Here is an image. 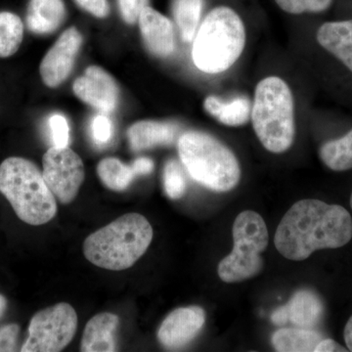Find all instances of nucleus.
<instances>
[{
  "label": "nucleus",
  "instance_id": "nucleus-7",
  "mask_svg": "<svg viewBox=\"0 0 352 352\" xmlns=\"http://www.w3.org/2000/svg\"><path fill=\"white\" fill-rule=\"evenodd\" d=\"M233 251L219 264L217 273L226 283H240L258 276L263 268L261 254L267 249V227L261 214L245 210L233 224Z\"/></svg>",
  "mask_w": 352,
  "mask_h": 352
},
{
  "label": "nucleus",
  "instance_id": "nucleus-13",
  "mask_svg": "<svg viewBox=\"0 0 352 352\" xmlns=\"http://www.w3.org/2000/svg\"><path fill=\"white\" fill-rule=\"evenodd\" d=\"M139 28L146 47L155 56L166 58L175 50V28L171 21L152 7L139 16Z\"/></svg>",
  "mask_w": 352,
  "mask_h": 352
},
{
  "label": "nucleus",
  "instance_id": "nucleus-30",
  "mask_svg": "<svg viewBox=\"0 0 352 352\" xmlns=\"http://www.w3.org/2000/svg\"><path fill=\"white\" fill-rule=\"evenodd\" d=\"M19 331L17 324H10L0 329V351H15Z\"/></svg>",
  "mask_w": 352,
  "mask_h": 352
},
{
  "label": "nucleus",
  "instance_id": "nucleus-15",
  "mask_svg": "<svg viewBox=\"0 0 352 352\" xmlns=\"http://www.w3.org/2000/svg\"><path fill=\"white\" fill-rule=\"evenodd\" d=\"M179 126L173 122L141 120L127 131L129 145L134 151H142L156 146H166L175 142Z\"/></svg>",
  "mask_w": 352,
  "mask_h": 352
},
{
  "label": "nucleus",
  "instance_id": "nucleus-36",
  "mask_svg": "<svg viewBox=\"0 0 352 352\" xmlns=\"http://www.w3.org/2000/svg\"><path fill=\"white\" fill-rule=\"evenodd\" d=\"M7 307V300L6 298H4L3 296L0 295V317L3 315L4 312H6Z\"/></svg>",
  "mask_w": 352,
  "mask_h": 352
},
{
  "label": "nucleus",
  "instance_id": "nucleus-2",
  "mask_svg": "<svg viewBox=\"0 0 352 352\" xmlns=\"http://www.w3.org/2000/svg\"><path fill=\"white\" fill-rule=\"evenodd\" d=\"M153 234L151 224L143 215L124 214L88 236L83 254L98 267L126 270L147 251Z\"/></svg>",
  "mask_w": 352,
  "mask_h": 352
},
{
  "label": "nucleus",
  "instance_id": "nucleus-37",
  "mask_svg": "<svg viewBox=\"0 0 352 352\" xmlns=\"http://www.w3.org/2000/svg\"><path fill=\"white\" fill-rule=\"evenodd\" d=\"M351 207L352 208V194H351Z\"/></svg>",
  "mask_w": 352,
  "mask_h": 352
},
{
  "label": "nucleus",
  "instance_id": "nucleus-26",
  "mask_svg": "<svg viewBox=\"0 0 352 352\" xmlns=\"http://www.w3.org/2000/svg\"><path fill=\"white\" fill-rule=\"evenodd\" d=\"M278 6L289 14L321 13L328 10L333 0H275Z\"/></svg>",
  "mask_w": 352,
  "mask_h": 352
},
{
  "label": "nucleus",
  "instance_id": "nucleus-12",
  "mask_svg": "<svg viewBox=\"0 0 352 352\" xmlns=\"http://www.w3.org/2000/svg\"><path fill=\"white\" fill-rule=\"evenodd\" d=\"M205 322L206 312L203 308L197 305L177 308L162 323L157 339L166 349H179L195 339Z\"/></svg>",
  "mask_w": 352,
  "mask_h": 352
},
{
  "label": "nucleus",
  "instance_id": "nucleus-18",
  "mask_svg": "<svg viewBox=\"0 0 352 352\" xmlns=\"http://www.w3.org/2000/svg\"><path fill=\"white\" fill-rule=\"evenodd\" d=\"M285 307L289 322L298 328L314 329L324 314L321 298L309 289L296 292Z\"/></svg>",
  "mask_w": 352,
  "mask_h": 352
},
{
  "label": "nucleus",
  "instance_id": "nucleus-14",
  "mask_svg": "<svg viewBox=\"0 0 352 352\" xmlns=\"http://www.w3.org/2000/svg\"><path fill=\"white\" fill-rule=\"evenodd\" d=\"M316 41L352 75V19L323 23L317 30Z\"/></svg>",
  "mask_w": 352,
  "mask_h": 352
},
{
  "label": "nucleus",
  "instance_id": "nucleus-35",
  "mask_svg": "<svg viewBox=\"0 0 352 352\" xmlns=\"http://www.w3.org/2000/svg\"><path fill=\"white\" fill-rule=\"evenodd\" d=\"M344 342L349 351H352V316L347 321L344 332Z\"/></svg>",
  "mask_w": 352,
  "mask_h": 352
},
{
  "label": "nucleus",
  "instance_id": "nucleus-17",
  "mask_svg": "<svg viewBox=\"0 0 352 352\" xmlns=\"http://www.w3.org/2000/svg\"><path fill=\"white\" fill-rule=\"evenodd\" d=\"M66 18L63 0H30L27 25L34 34H48L56 31Z\"/></svg>",
  "mask_w": 352,
  "mask_h": 352
},
{
  "label": "nucleus",
  "instance_id": "nucleus-22",
  "mask_svg": "<svg viewBox=\"0 0 352 352\" xmlns=\"http://www.w3.org/2000/svg\"><path fill=\"white\" fill-rule=\"evenodd\" d=\"M203 7L204 0H175L173 2V16L185 43H192L195 38Z\"/></svg>",
  "mask_w": 352,
  "mask_h": 352
},
{
  "label": "nucleus",
  "instance_id": "nucleus-1",
  "mask_svg": "<svg viewBox=\"0 0 352 352\" xmlns=\"http://www.w3.org/2000/svg\"><path fill=\"white\" fill-rule=\"evenodd\" d=\"M351 239L352 217L346 208L307 199L289 208L278 226L274 243L282 256L302 261L319 250L344 247Z\"/></svg>",
  "mask_w": 352,
  "mask_h": 352
},
{
  "label": "nucleus",
  "instance_id": "nucleus-11",
  "mask_svg": "<svg viewBox=\"0 0 352 352\" xmlns=\"http://www.w3.org/2000/svg\"><path fill=\"white\" fill-rule=\"evenodd\" d=\"M73 90L78 98L100 112H113L119 102L117 82L100 67H88L85 74L74 82Z\"/></svg>",
  "mask_w": 352,
  "mask_h": 352
},
{
  "label": "nucleus",
  "instance_id": "nucleus-3",
  "mask_svg": "<svg viewBox=\"0 0 352 352\" xmlns=\"http://www.w3.org/2000/svg\"><path fill=\"white\" fill-rule=\"evenodd\" d=\"M0 192L25 223L43 226L57 214L56 199L43 173L24 157H8L0 164Z\"/></svg>",
  "mask_w": 352,
  "mask_h": 352
},
{
  "label": "nucleus",
  "instance_id": "nucleus-24",
  "mask_svg": "<svg viewBox=\"0 0 352 352\" xmlns=\"http://www.w3.org/2000/svg\"><path fill=\"white\" fill-rule=\"evenodd\" d=\"M24 38V25L16 14L0 12V57L12 56L19 50Z\"/></svg>",
  "mask_w": 352,
  "mask_h": 352
},
{
  "label": "nucleus",
  "instance_id": "nucleus-6",
  "mask_svg": "<svg viewBox=\"0 0 352 352\" xmlns=\"http://www.w3.org/2000/svg\"><path fill=\"white\" fill-rule=\"evenodd\" d=\"M254 132L267 151L280 154L295 138V113L291 89L282 78L270 76L258 83L252 106Z\"/></svg>",
  "mask_w": 352,
  "mask_h": 352
},
{
  "label": "nucleus",
  "instance_id": "nucleus-23",
  "mask_svg": "<svg viewBox=\"0 0 352 352\" xmlns=\"http://www.w3.org/2000/svg\"><path fill=\"white\" fill-rule=\"evenodd\" d=\"M97 173L102 183L108 189L122 192L129 188L136 177L131 166L120 162L116 157H106L97 166Z\"/></svg>",
  "mask_w": 352,
  "mask_h": 352
},
{
  "label": "nucleus",
  "instance_id": "nucleus-8",
  "mask_svg": "<svg viewBox=\"0 0 352 352\" xmlns=\"http://www.w3.org/2000/svg\"><path fill=\"white\" fill-rule=\"evenodd\" d=\"M78 315L72 305L60 302L41 310L32 317L29 337L21 351L58 352L63 351L75 337Z\"/></svg>",
  "mask_w": 352,
  "mask_h": 352
},
{
  "label": "nucleus",
  "instance_id": "nucleus-19",
  "mask_svg": "<svg viewBox=\"0 0 352 352\" xmlns=\"http://www.w3.org/2000/svg\"><path fill=\"white\" fill-rule=\"evenodd\" d=\"M204 107L210 116L228 126H240L249 122L252 115V104L247 97H236L223 101L215 96H208Z\"/></svg>",
  "mask_w": 352,
  "mask_h": 352
},
{
  "label": "nucleus",
  "instance_id": "nucleus-28",
  "mask_svg": "<svg viewBox=\"0 0 352 352\" xmlns=\"http://www.w3.org/2000/svg\"><path fill=\"white\" fill-rule=\"evenodd\" d=\"M112 122L106 115L95 116L92 120V138L96 144H107L112 138Z\"/></svg>",
  "mask_w": 352,
  "mask_h": 352
},
{
  "label": "nucleus",
  "instance_id": "nucleus-31",
  "mask_svg": "<svg viewBox=\"0 0 352 352\" xmlns=\"http://www.w3.org/2000/svg\"><path fill=\"white\" fill-rule=\"evenodd\" d=\"M83 10L97 18L107 17L110 13V6L108 0H76Z\"/></svg>",
  "mask_w": 352,
  "mask_h": 352
},
{
  "label": "nucleus",
  "instance_id": "nucleus-21",
  "mask_svg": "<svg viewBox=\"0 0 352 352\" xmlns=\"http://www.w3.org/2000/svg\"><path fill=\"white\" fill-rule=\"evenodd\" d=\"M319 157L323 164L333 171L352 168V129L342 138L327 141L321 146Z\"/></svg>",
  "mask_w": 352,
  "mask_h": 352
},
{
  "label": "nucleus",
  "instance_id": "nucleus-33",
  "mask_svg": "<svg viewBox=\"0 0 352 352\" xmlns=\"http://www.w3.org/2000/svg\"><path fill=\"white\" fill-rule=\"evenodd\" d=\"M347 349L346 347L340 346L339 342L332 339L322 340L316 347L314 352H344Z\"/></svg>",
  "mask_w": 352,
  "mask_h": 352
},
{
  "label": "nucleus",
  "instance_id": "nucleus-10",
  "mask_svg": "<svg viewBox=\"0 0 352 352\" xmlns=\"http://www.w3.org/2000/svg\"><path fill=\"white\" fill-rule=\"evenodd\" d=\"M82 44V36L76 28H69L46 53L39 73L48 87H59L71 75L76 58Z\"/></svg>",
  "mask_w": 352,
  "mask_h": 352
},
{
  "label": "nucleus",
  "instance_id": "nucleus-5",
  "mask_svg": "<svg viewBox=\"0 0 352 352\" xmlns=\"http://www.w3.org/2000/svg\"><path fill=\"white\" fill-rule=\"evenodd\" d=\"M178 154L195 182L215 192L230 191L241 178L240 164L232 151L206 132H184L177 143Z\"/></svg>",
  "mask_w": 352,
  "mask_h": 352
},
{
  "label": "nucleus",
  "instance_id": "nucleus-32",
  "mask_svg": "<svg viewBox=\"0 0 352 352\" xmlns=\"http://www.w3.org/2000/svg\"><path fill=\"white\" fill-rule=\"evenodd\" d=\"M136 176L150 175L154 170V162L149 157H139L131 164Z\"/></svg>",
  "mask_w": 352,
  "mask_h": 352
},
{
  "label": "nucleus",
  "instance_id": "nucleus-29",
  "mask_svg": "<svg viewBox=\"0 0 352 352\" xmlns=\"http://www.w3.org/2000/svg\"><path fill=\"white\" fill-rule=\"evenodd\" d=\"M122 19L127 24H134L138 21L143 9L148 6L149 0H118Z\"/></svg>",
  "mask_w": 352,
  "mask_h": 352
},
{
  "label": "nucleus",
  "instance_id": "nucleus-25",
  "mask_svg": "<svg viewBox=\"0 0 352 352\" xmlns=\"http://www.w3.org/2000/svg\"><path fill=\"white\" fill-rule=\"evenodd\" d=\"M164 186L166 195L178 200L186 192L187 183L182 166L175 160H170L164 170Z\"/></svg>",
  "mask_w": 352,
  "mask_h": 352
},
{
  "label": "nucleus",
  "instance_id": "nucleus-34",
  "mask_svg": "<svg viewBox=\"0 0 352 352\" xmlns=\"http://www.w3.org/2000/svg\"><path fill=\"white\" fill-rule=\"evenodd\" d=\"M271 321L276 326L286 325L289 322L288 314H287L286 307H283L277 308L272 315H271Z\"/></svg>",
  "mask_w": 352,
  "mask_h": 352
},
{
  "label": "nucleus",
  "instance_id": "nucleus-9",
  "mask_svg": "<svg viewBox=\"0 0 352 352\" xmlns=\"http://www.w3.org/2000/svg\"><path fill=\"white\" fill-rule=\"evenodd\" d=\"M43 175L53 195L64 205L75 200L85 182V166L71 148L51 147L44 154Z\"/></svg>",
  "mask_w": 352,
  "mask_h": 352
},
{
  "label": "nucleus",
  "instance_id": "nucleus-4",
  "mask_svg": "<svg viewBox=\"0 0 352 352\" xmlns=\"http://www.w3.org/2000/svg\"><path fill=\"white\" fill-rule=\"evenodd\" d=\"M245 43L240 16L229 7H217L206 16L194 38V64L204 73H223L239 59Z\"/></svg>",
  "mask_w": 352,
  "mask_h": 352
},
{
  "label": "nucleus",
  "instance_id": "nucleus-27",
  "mask_svg": "<svg viewBox=\"0 0 352 352\" xmlns=\"http://www.w3.org/2000/svg\"><path fill=\"white\" fill-rule=\"evenodd\" d=\"M51 134H52L53 146L55 147H67L69 141V127L64 116L55 113L50 119Z\"/></svg>",
  "mask_w": 352,
  "mask_h": 352
},
{
  "label": "nucleus",
  "instance_id": "nucleus-16",
  "mask_svg": "<svg viewBox=\"0 0 352 352\" xmlns=\"http://www.w3.org/2000/svg\"><path fill=\"white\" fill-rule=\"evenodd\" d=\"M119 317L109 312L95 315L87 322L82 339L83 352H112L117 351L115 332Z\"/></svg>",
  "mask_w": 352,
  "mask_h": 352
},
{
  "label": "nucleus",
  "instance_id": "nucleus-20",
  "mask_svg": "<svg viewBox=\"0 0 352 352\" xmlns=\"http://www.w3.org/2000/svg\"><path fill=\"white\" fill-rule=\"evenodd\" d=\"M323 340L314 329L282 328L272 336L275 351L280 352L314 351L317 344Z\"/></svg>",
  "mask_w": 352,
  "mask_h": 352
}]
</instances>
